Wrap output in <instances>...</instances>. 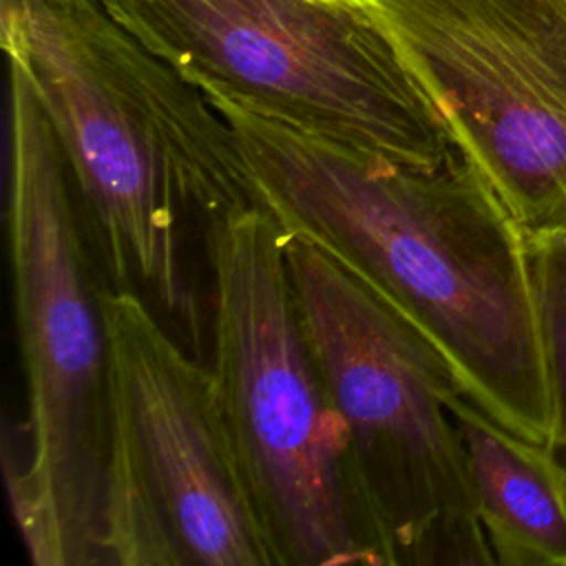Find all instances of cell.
Here are the masks:
<instances>
[{"label":"cell","mask_w":566,"mask_h":566,"mask_svg":"<svg viewBox=\"0 0 566 566\" xmlns=\"http://www.w3.org/2000/svg\"><path fill=\"white\" fill-rule=\"evenodd\" d=\"M287 268L378 566L495 564L451 411L462 391L447 363L334 259L292 232Z\"/></svg>","instance_id":"cell-4"},{"label":"cell","mask_w":566,"mask_h":566,"mask_svg":"<svg viewBox=\"0 0 566 566\" xmlns=\"http://www.w3.org/2000/svg\"><path fill=\"white\" fill-rule=\"evenodd\" d=\"M0 40L55 133L104 285L197 327L186 237L259 203L228 119L102 0H0Z\"/></svg>","instance_id":"cell-2"},{"label":"cell","mask_w":566,"mask_h":566,"mask_svg":"<svg viewBox=\"0 0 566 566\" xmlns=\"http://www.w3.org/2000/svg\"><path fill=\"white\" fill-rule=\"evenodd\" d=\"M451 411L495 564L566 566V469L548 447L504 429L464 394L453 396Z\"/></svg>","instance_id":"cell-9"},{"label":"cell","mask_w":566,"mask_h":566,"mask_svg":"<svg viewBox=\"0 0 566 566\" xmlns=\"http://www.w3.org/2000/svg\"><path fill=\"white\" fill-rule=\"evenodd\" d=\"M7 243L27 385V455L4 451L35 566H102L108 354L71 177L27 75L9 64Z\"/></svg>","instance_id":"cell-3"},{"label":"cell","mask_w":566,"mask_h":566,"mask_svg":"<svg viewBox=\"0 0 566 566\" xmlns=\"http://www.w3.org/2000/svg\"><path fill=\"white\" fill-rule=\"evenodd\" d=\"M528 237L566 234V0H367Z\"/></svg>","instance_id":"cell-8"},{"label":"cell","mask_w":566,"mask_h":566,"mask_svg":"<svg viewBox=\"0 0 566 566\" xmlns=\"http://www.w3.org/2000/svg\"><path fill=\"white\" fill-rule=\"evenodd\" d=\"M287 237L261 203L203 237L217 396L276 566H378L301 318Z\"/></svg>","instance_id":"cell-5"},{"label":"cell","mask_w":566,"mask_h":566,"mask_svg":"<svg viewBox=\"0 0 566 566\" xmlns=\"http://www.w3.org/2000/svg\"><path fill=\"white\" fill-rule=\"evenodd\" d=\"M108 354L102 566H276L221 411L130 290L97 285Z\"/></svg>","instance_id":"cell-7"},{"label":"cell","mask_w":566,"mask_h":566,"mask_svg":"<svg viewBox=\"0 0 566 566\" xmlns=\"http://www.w3.org/2000/svg\"><path fill=\"white\" fill-rule=\"evenodd\" d=\"M199 88L398 164L458 146L436 97L367 0H102Z\"/></svg>","instance_id":"cell-6"},{"label":"cell","mask_w":566,"mask_h":566,"mask_svg":"<svg viewBox=\"0 0 566 566\" xmlns=\"http://www.w3.org/2000/svg\"><path fill=\"white\" fill-rule=\"evenodd\" d=\"M553 396L551 451L566 469V234L528 237Z\"/></svg>","instance_id":"cell-10"},{"label":"cell","mask_w":566,"mask_h":566,"mask_svg":"<svg viewBox=\"0 0 566 566\" xmlns=\"http://www.w3.org/2000/svg\"><path fill=\"white\" fill-rule=\"evenodd\" d=\"M203 93L232 126L259 203L411 325L491 420L551 449L531 241L480 168L460 148L398 164Z\"/></svg>","instance_id":"cell-1"}]
</instances>
